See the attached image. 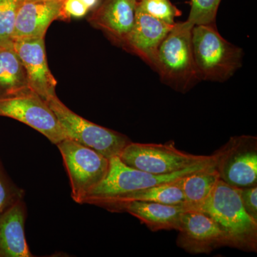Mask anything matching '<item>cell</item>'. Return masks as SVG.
Wrapping results in <instances>:
<instances>
[{
    "mask_svg": "<svg viewBox=\"0 0 257 257\" xmlns=\"http://www.w3.org/2000/svg\"><path fill=\"white\" fill-rule=\"evenodd\" d=\"M217 160L216 153L184 170L167 175H153L132 168L124 165L118 157L109 160V168L105 178L89 193L83 204H92L113 211L123 198L131 193L150 188L160 184L173 182L184 176L214 165Z\"/></svg>",
    "mask_w": 257,
    "mask_h": 257,
    "instance_id": "1",
    "label": "cell"
},
{
    "mask_svg": "<svg viewBox=\"0 0 257 257\" xmlns=\"http://www.w3.org/2000/svg\"><path fill=\"white\" fill-rule=\"evenodd\" d=\"M207 213L219 225L226 246L256 251L257 220L245 210L236 187L219 179L199 210Z\"/></svg>",
    "mask_w": 257,
    "mask_h": 257,
    "instance_id": "2",
    "label": "cell"
},
{
    "mask_svg": "<svg viewBox=\"0 0 257 257\" xmlns=\"http://www.w3.org/2000/svg\"><path fill=\"white\" fill-rule=\"evenodd\" d=\"M192 45L199 81L226 82L242 66V49L225 40L216 24L194 26Z\"/></svg>",
    "mask_w": 257,
    "mask_h": 257,
    "instance_id": "3",
    "label": "cell"
},
{
    "mask_svg": "<svg viewBox=\"0 0 257 257\" xmlns=\"http://www.w3.org/2000/svg\"><path fill=\"white\" fill-rule=\"evenodd\" d=\"M193 28L187 21L175 23L159 47L153 69L162 82L182 93L199 82L193 57Z\"/></svg>",
    "mask_w": 257,
    "mask_h": 257,
    "instance_id": "4",
    "label": "cell"
},
{
    "mask_svg": "<svg viewBox=\"0 0 257 257\" xmlns=\"http://www.w3.org/2000/svg\"><path fill=\"white\" fill-rule=\"evenodd\" d=\"M55 113L66 138L92 149L110 160L118 157L131 142L126 135L94 124L84 119L64 105L57 95L46 101Z\"/></svg>",
    "mask_w": 257,
    "mask_h": 257,
    "instance_id": "5",
    "label": "cell"
},
{
    "mask_svg": "<svg viewBox=\"0 0 257 257\" xmlns=\"http://www.w3.org/2000/svg\"><path fill=\"white\" fill-rule=\"evenodd\" d=\"M68 174L72 198L77 204L84 199L107 175L109 160L92 149L65 138L57 144Z\"/></svg>",
    "mask_w": 257,
    "mask_h": 257,
    "instance_id": "6",
    "label": "cell"
},
{
    "mask_svg": "<svg viewBox=\"0 0 257 257\" xmlns=\"http://www.w3.org/2000/svg\"><path fill=\"white\" fill-rule=\"evenodd\" d=\"M210 157L180 151L175 145L169 143L144 144L132 141L118 156L128 167L158 175L184 170Z\"/></svg>",
    "mask_w": 257,
    "mask_h": 257,
    "instance_id": "7",
    "label": "cell"
},
{
    "mask_svg": "<svg viewBox=\"0 0 257 257\" xmlns=\"http://www.w3.org/2000/svg\"><path fill=\"white\" fill-rule=\"evenodd\" d=\"M0 116L28 125L55 145L67 138L47 101L31 89L0 98Z\"/></svg>",
    "mask_w": 257,
    "mask_h": 257,
    "instance_id": "8",
    "label": "cell"
},
{
    "mask_svg": "<svg viewBox=\"0 0 257 257\" xmlns=\"http://www.w3.org/2000/svg\"><path fill=\"white\" fill-rule=\"evenodd\" d=\"M216 152V167L221 180L236 188L256 186V137H234Z\"/></svg>",
    "mask_w": 257,
    "mask_h": 257,
    "instance_id": "9",
    "label": "cell"
},
{
    "mask_svg": "<svg viewBox=\"0 0 257 257\" xmlns=\"http://www.w3.org/2000/svg\"><path fill=\"white\" fill-rule=\"evenodd\" d=\"M177 231V244L194 254L208 253L214 248L226 246V237L220 226L204 211H183Z\"/></svg>",
    "mask_w": 257,
    "mask_h": 257,
    "instance_id": "10",
    "label": "cell"
},
{
    "mask_svg": "<svg viewBox=\"0 0 257 257\" xmlns=\"http://www.w3.org/2000/svg\"><path fill=\"white\" fill-rule=\"evenodd\" d=\"M13 47L25 69L30 89L45 101L55 96L57 81L47 64L44 37L15 40Z\"/></svg>",
    "mask_w": 257,
    "mask_h": 257,
    "instance_id": "11",
    "label": "cell"
},
{
    "mask_svg": "<svg viewBox=\"0 0 257 257\" xmlns=\"http://www.w3.org/2000/svg\"><path fill=\"white\" fill-rule=\"evenodd\" d=\"M174 25L137 9L135 25L125 45L154 69L159 47Z\"/></svg>",
    "mask_w": 257,
    "mask_h": 257,
    "instance_id": "12",
    "label": "cell"
},
{
    "mask_svg": "<svg viewBox=\"0 0 257 257\" xmlns=\"http://www.w3.org/2000/svg\"><path fill=\"white\" fill-rule=\"evenodd\" d=\"M62 2H21L17 13L13 39L45 37L50 24L61 16Z\"/></svg>",
    "mask_w": 257,
    "mask_h": 257,
    "instance_id": "13",
    "label": "cell"
},
{
    "mask_svg": "<svg viewBox=\"0 0 257 257\" xmlns=\"http://www.w3.org/2000/svg\"><path fill=\"white\" fill-rule=\"evenodd\" d=\"M27 209L23 199L0 214V257H32L25 237Z\"/></svg>",
    "mask_w": 257,
    "mask_h": 257,
    "instance_id": "14",
    "label": "cell"
},
{
    "mask_svg": "<svg viewBox=\"0 0 257 257\" xmlns=\"http://www.w3.org/2000/svg\"><path fill=\"white\" fill-rule=\"evenodd\" d=\"M138 0H104L96 10L93 21L96 26L125 44L136 19Z\"/></svg>",
    "mask_w": 257,
    "mask_h": 257,
    "instance_id": "15",
    "label": "cell"
},
{
    "mask_svg": "<svg viewBox=\"0 0 257 257\" xmlns=\"http://www.w3.org/2000/svg\"><path fill=\"white\" fill-rule=\"evenodd\" d=\"M182 205H170L158 202L133 201L120 209L126 211L144 223L152 231L178 230L181 214L185 211Z\"/></svg>",
    "mask_w": 257,
    "mask_h": 257,
    "instance_id": "16",
    "label": "cell"
},
{
    "mask_svg": "<svg viewBox=\"0 0 257 257\" xmlns=\"http://www.w3.org/2000/svg\"><path fill=\"white\" fill-rule=\"evenodd\" d=\"M216 165V162L182 178V190L185 200L184 207L186 210H199L210 197L220 179Z\"/></svg>",
    "mask_w": 257,
    "mask_h": 257,
    "instance_id": "17",
    "label": "cell"
},
{
    "mask_svg": "<svg viewBox=\"0 0 257 257\" xmlns=\"http://www.w3.org/2000/svg\"><path fill=\"white\" fill-rule=\"evenodd\" d=\"M30 89L26 72L14 47H0V98Z\"/></svg>",
    "mask_w": 257,
    "mask_h": 257,
    "instance_id": "18",
    "label": "cell"
},
{
    "mask_svg": "<svg viewBox=\"0 0 257 257\" xmlns=\"http://www.w3.org/2000/svg\"><path fill=\"white\" fill-rule=\"evenodd\" d=\"M183 177L173 182H167L128 194L120 201L117 206L115 207L114 212H120V209L123 205L133 201H144L170 205L184 206L185 200L182 190Z\"/></svg>",
    "mask_w": 257,
    "mask_h": 257,
    "instance_id": "19",
    "label": "cell"
},
{
    "mask_svg": "<svg viewBox=\"0 0 257 257\" xmlns=\"http://www.w3.org/2000/svg\"><path fill=\"white\" fill-rule=\"evenodd\" d=\"M21 0H0V47L13 46L15 22Z\"/></svg>",
    "mask_w": 257,
    "mask_h": 257,
    "instance_id": "20",
    "label": "cell"
},
{
    "mask_svg": "<svg viewBox=\"0 0 257 257\" xmlns=\"http://www.w3.org/2000/svg\"><path fill=\"white\" fill-rule=\"evenodd\" d=\"M137 9L171 25L175 23V18L182 15V12L170 0H138Z\"/></svg>",
    "mask_w": 257,
    "mask_h": 257,
    "instance_id": "21",
    "label": "cell"
},
{
    "mask_svg": "<svg viewBox=\"0 0 257 257\" xmlns=\"http://www.w3.org/2000/svg\"><path fill=\"white\" fill-rule=\"evenodd\" d=\"M221 0H190L187 21L192 25H214Z\"/></svg>",
    "mask_w": 257,
    "mask_h": 257,
    "instance_id": "22",
    "label": "cell"
},
{
    "mask_svg": "<svg viewBox=\"0 0 257 257\" xmlns=\"http://www.w3.org/2000/svg\"><path fill=\"white\" fill-rule=\"evenodd\" d=\"M25 191L20 188L7 175L0 160V214L14 203L23 199Z\"/></svg>",
    "mask_w": 257,
    "mask_h": 257,
    "instance_id": "23",
    "label": "cell"
},
{
    "mask_svg": "<svg viewBox=\"0 0 257 257\" xmlns=\"http://www.w3.org/2000/svg\"><path fill=\"white\" fill-rule=\"evenodd\" d=\"M237 189L245 210L255 220H257L256 186Z\"/></svg>",
    "mask_w": 257,
    "mask_h": 257,
    "instance_id": "24",
    "label": "cell"
},
{
    "mask_svg": "<svg viewBox=\"0 0 257 257\" xmlns=\"http://www.w3.org/2000/svg\"><path fill=\"white\" fill-rule=\"evenodd\" d=\"M89 9L82 0H64L62 2L61 15H65L71 18H81L87 14Z\"/></svg>",
    "mask_w": 257,
    "mask_h": 257,
    "instance_id": "25",
    "label": "cell"
},
{
    "mask_svg": "<svg viewBox=\"0 0 257 257\" xmlns=\"http://www.w3.org/2000/svg\"><path fill=\"white\" fill-rule=\"evenodd\" d=\"M82 1L89 10L92 9V8H96L98 4H99V0H82Z\"/></svg>",
    "mask_w": 257,
    "mask_h": 257,
    "instance_id": "26",
    "label": "cell"
},
{
    "mask_svg": "<svg viewBox=\"0 0 257 257\" xmlns=\"http://www.w3.org/2000/svg\"><path fill=\"white\" fill-rule=\"evenodd\" d=\"M22 2L24 1H60L63 2L64 0H21Z\"/></svg>",
    "mask_w": 257,
    "mask_h": 257,
    "instance_id": "27",
    "label": "cell"
}]
</instances>
